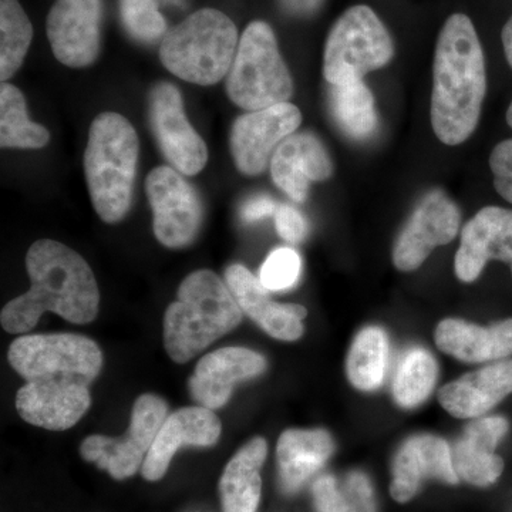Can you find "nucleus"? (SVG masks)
Listing matches in <instances>:
<instances>
[{
  "instance_id": "nucleus-5",
  "label": "nucleus",
  "mask_w": 512,
  "mask_h": 512,
  "mask_svg": "<svg viewBox=\"0 0 512 512\" xmlns=\"http://www.w3.org/2000/svg\"><path fill=\"white\" fill-rule=\"evenodd\" d=\"M237 26L217 9H201L165 35L160 59L178 79L212 86L228 76L237 55Z\"/></svg>"
},
{
  "instance_id": "nucleus-17",
  "label": "nucleus",
  "mask_w": 512,
  "mask_h": 512,
  "mask_svg": "<svg viewBox=\"0 0 512 512\" xmlns=\"http://www.w3.org/2000/svg\"><path fill=\"white\" fill-rule=\"evenodd\" d=\"M225 281L241 311L258 323L269 336L293 342L303 335L306 308L296 303L274 302L268 289L244 265H229Z\"/></svg>"
},
{
  "instance_id": "nucleus-14",
  "label": "nucleus",
  "mask_w": 512,
  "mask_h": 512,
  "mask_svg": "<svg viewBox=\"0 0 512 512\" xmlns=\"http://www.w3.org/2000/svg\"><path fill=\"white\" fill-rule=\"evenodd\" d=\"M101 15V0H56L47 16V39L60 63L83 69L96 62Z\"/></svg>"
},
{
  "instance_id": "nucleus-37",
  "label": "nucleus",
  "mask_w": 512,
  "mask_h": 512,
  "mask_svg": "<svg viewBox=\"0 0 512 512\" xmlns=\"http://www.w3.org/2000/svg\"><path fill=\"white\" fill-rule=\"evenodd\" d=\"M275 201L272 198L259 195V197L251 198L245 202L241 208V218L245 222H255L264 220L266 217H271L276 212Z\"/></svg>"
},
{
  "instance_id": "nucleus-20",
  "label": "nucleus",
  "mask_w": 512,
  "mask_h": 512,
  "mask_svg": "<svg viewBox=\"0 0 512 512\" xmlns=\"http://www.w3.org/2000/svg\"><path fill=\"white\" fill-rule=\"evenodd\" d=\"M275 184L295 202L308 197L309 185L333 174L328 151L315 134H292L279 144L271 160Z\"/></svg>"
},
{
  "instance_id": "nucleus-16",
  "label": "nucleus",
  "mask_w": 512,
  "mask_h": 512,
  "mask_svg": "<svg viewBox=\"0 0 512 512\" xmlns=\"http://www.w3.org/2000/svg\"><path fill=\"white\" fill-rule=\"evenodd\" d=\"M512 262V211L485 207L464 225L454 262L460 281H476L488 261Z\"/></svg>"
},
{
  "instance_id": "nucleus-40",
  "label": "nucleus",
  "mask_w": 512,
  "mask_h": 512,
  "mask_svg": "<svg viewBox=\"0 0 512 512\" xmlns=\"http://www.w3.org/2000/svg\"><path fill=\"white\" fill-rule=\"evenodd\" d=\"M507 121H508V126H510L512 128V101H511L510 107H508Z\"/></svg>"
},
{
  "instance_id": "nucleus-33",
  "label": "nucleus",
  "mask_w": 512,
  "mask_h": 512,
  "mask_svg": "<svg viewBox=\"0 0 512 512\" xmlns=\"http://www.w3.org/2000/svg\"><path fill=\"white\" fill-rule=\"evenodd\" d=\"M348 512H376L375 493L369 478L359 471H353L346 477L342 490Z\"/></svg>"
},
{
  "instance_id": "nucleus-25",
  "label": "nucleus",
  "mask_w": 512,
  "mask_h": 512,
  "mask_svg": "<svg viewBox=\"0 0 512 512\" xmlns=\"http://www.w3.org/2000/svg\"><path fill=\"white\" fill-rule=\"evenodd\" d=\"M268 444L262 437L249 440L229 460L220 480V497L224 512H256L261 500V468Z\"/></svg>"
},
{
  "instance_id": "nucleus-30",
  "label": "nucleus",
  "mask_w": 512,
  "mask_h": 512,
  "mask_svg": "<svg viewBox=\"0 0 512 512\" xmlns=\"http://www.w3.org/2000/svg\"><path fill=\"white\" fill-rule=\"evenodd\" d=\"M33 26L18 0H0V79L15 76L28 55Z\"/></svg>"
},
{
  "instance_id": "nucleus-18",
  "label": "nucleus",
  "mask_w": 512,
  "mask_h": 512,
  "mask_svg": "<svg viewBox=\"0 0 512 512\" xmlns=\"http://www.w3.org/2000/svg\"><path fill=\"white\" fill-rule=\"evenodd\" d=\"M265 357L247 348H224L202 357L192 373L190 393L210 410L224 407L235 384L265 372Z\"/></svg>"
},
{
  "instance_id": "nucleus-35",
  "label": "nucleus",
  "mask_w": 512,
  "mask_h": 512,
  "mask_svg": "<svg viewBox=\"0 0 512 512\" xmlns=\"http://www.w3.org/2000/svg\"><path fill=\"white\" fill-rule=\"evenodd\" d=\"M276 231L291 244H299L308 234V224L301 212L289 205H282L275 212Z\"/></svg>"
},
{
  "instance_id": "nucleus-9",
  "label": "nucleus",
  "mask_w": 512,
  "mask_h": 512,
  "mask_svg": "<svg viewBox=\"0 0 512 512\" xmlns=\"http://www.w3.org/2000/svg\"><path fill=\"white\" fill-rule=\"evenodd\" d=\"M168 417V406L156 394H143L134 403L130 427L124 436L87 437L80 447L83 460L107 471L114 480L133 477L143 467L158 431Z\"/></svg>"
},
{
  "instance_id": "nucleus-10",
  "label": "nucleus",
  "mask_w": 512,
  "mask_h": 512,
  "mask_svg": "<svg viewBox=\"0 0 512 512\" xmlns=\"http://www.w3.org/2000/svg\"><path fill=\"white\" fill-rule=\"evenodd\" d=\"M146 192L158 242L171 249L188 247L197 238L202 222L197 191L175 168L161 165L147 175Z\"/></svg>"
},
{
  "instance_id": "nucleus-3",
  "label": "nucleus",
  "mask_w": 512,
  "mask_h": 512,
  "mask_svg": "<svg viewBox=\"0 0 512 512\" xmlns=\"http://www.w3.org/2000/svg\"><path fill=\"white\" fill-rule=\"evenodd\" d=\"M242 316L244 312L220 276L208 269L192 272L181 282L177 301L165 311V350L178 365L190 362L238 328Z\"/></svg>"
},
{
  "instance_id": "nucleus-31",
  "label": "nucleus",
  "mask_w": 512,
  "mask_h": 512,
  "mask_svg": "<svg viewBox=\"0 0 512 512\" xmlns=\"http://www.w3.org/2000/svg\"><path fill=\"white\" fill-rule=\"evenodd\" d=\"M160 0H120L123 25L138 42L151 43L164 35L167 23L158 9Z\"/></svg>"
},
{
  "instance_id": "nucleus-19",
  "label": "nucleus",
  "mask_w": 512,
  "mask_h": 512,
  "mask_svg": "<svg viewBox=\"0 0 512 512\" xmlns=\"http://www.w3.org/2000/svg\"><path fill=\"white\" fill-rule=\"evenodd\" d=\"M430 478L446 484L460 481L454 470L451 448L446 441L431 434L414 436L403 444L394 458L390 494L397 503H407Z\"/></svg>"
},
{
  "instance_id": "nucleus-38",
  "label": "nucleus",
  "mask_w": 512,
  "mask_h": 512,
  "mask_svg": "<svg viewBox=\"0 0 512 512\" xmlns=\"http://www.w3.org/2000/svg\"><path fill=\"white\" fill-rule=\"evenodd\" d=\"M279 2L291 15L309 16L322 6L323 0H279Z\"/></svg>"
},
{
  "instance_id": "nucleus-6",
  "label": "nucleus",
  "mask_w": 512,
  "mask_h": 512,
  "mask_svg": "<svg viewBox=\"0 0 512 512\" xmlns=\"http://www.w3.org/2000/svg\"><path fill=\"white\" fill-rule=\"evenodd\" d=\"M8 359L26 383L46 389H89L103 367L99 345L74 333L22 336Z\"/></svg>"
},
{
  "instance_id": "nucleus-23",
  "label": "nucleus",
  "mask_w": 512,
  "mask_h": 512,
  "mask_svg": "<svg viewBox=\"0 0 512 512\" xmlns=\"http://www.w3.org/2000/svg\"><path fill=\"white\" fill-rule=\"evenodd\" d=\"M437 346L461 362H498L512 355V319L490 328L458 319H446L436 329Z\"/></svg>"
},
{
  "instance_id": "nucleus-39",
  "label": "nucleus",
  "mask_w": 512,
  "mask_h": 512,
  "mask_svg": "<svg viewBox=\"0 0 512 512\" xmlns=\"http://www.w3.org/2000/svg\"><path fill=\"white\" fill-rule=\"evenodd\" d=\"M501 40H503L505 57H507V62L512 69V15L505 23L503 32H501Z\"/></svg>"
},
{
  "instance_id": "nucleus-36",
  "label": "nucleus",
  "mask_w": 512,
  "mask_h": 512,
  "mask_svg": "<svg viewBox=\"0 0 512 512\" xmlns=\"http://www.w3.org/2000/svg\"><path fill=\"white\" fill-rule=\"evenodd\" d=\"M313 500L318 512H348L342 493L332 476H322L312 487Z\"/></svg>"
},
{
  "instance_id": "nucleus-34",
  "label": "nucleus",
  "mask_w": 512,
  "mask_h": 512,
  "mask_svg": "<svg viewBox=\"0 0 512 512\" xmlns=\"http://www.w3.org/2000/svg\"><path fill=\"white\" fill-rule=\"evenodd\" d=\"M490 167L495 190L512 204V138L495 146L490 156Z\"/></svg>"
},
{
  "instance_id": "nucleus-21",
  "label": "nucleus",
  "mask_w": 512,
  "mask_h": 512,
  "mask_svg": "<svg viewBox=\"0 0 512 512\" xmlns=\"http://www.w3.org/2000/svg\"><path fill=\"white\" fill-rule=\"evenodd\" d=\"M508 430L510 423L501 416L478 417L468 424L451 450L458 478L476 487L494 484L504 471V460L495 450Z\"/></svg>"
},
{
  "instance_id": "nucleus-32",
  "label": "nucleus",
  "mask_w": 512,
  "mask_h": 512,
  "mask_svg": "<svg viewBox=\"0 0 512 512\" xmlns=\"http://www.w3.org/2000/svg\"><path fill=\"white\" fill-rule=\"evenodd\" d=\"M302 261L291 248H278L266 258L259 272V281L268 291L292 288L301 276Z\"/></svg>"
},
{
  "instance_id": "nucleus-8",
  "label": "nucleus",
  "mask_w": 512,
  "mask_h": 512,
  "mask_svg": "<svg viewBox=\"0 0 512 512\" xmlns=\"http://www.w3.org/2000/svg\"><path fill=\"white\" fill-rule=\"evenodd\" d=\"M394 55L389 30L365 5L352 6L330 29L323 53V76L332 86L360 82L386 66Z\"/></svg>"
},
{
  "instance_id": "nucleus-41",
  "label": "nucleus",
  "mask_w": 512,
  "mask_h": 512,
  "mask_svg": "<svg viewBox=\"0 0 512 512\" xmlns=\"http://www.w3.org/2000/svg\"><path fill=\"white\" fill-rule=\"evenodd\" d=\"M510 265H511V272H512V262H511V264H510Z\"/></svg>"
},
{
  "instance_id": "nucleus-29",
  "label": "nucleus",
  "mask_w": 512,
  "mask_h": 512,
  "mask_svg": "<svg viewBox=\"0 0 512 512\" xmlns=\"http://www.w3.org/2000/svg\"><path fill=\"white\" fill-rule=\"evenodd\" d=\"M439 376L436 359L427 350H409L397 366L392 392L403 409H414L429 399Z\"/></svg>"
},
{
  "instance_id": "nucleus-12",
  "label": "nucleus",
  "mask_w": 512,
  "mask_h": 512,
  "mask_svg": "<svg viewBox=\"0 0 512 512\" xmlns=\"http://www.w3.org/2000/svg\"><path fill=\"white\" fill-rule=\"evenodd\" d=\"M150 121L158 146L175 170L188 177L200 174L208 163V148L185 116L180 90L157 83L150 93Z\"/></svg>"
},
{
  "instance_id": "nucleus-24",
  "label": "nucleus",
  "mask_w": 512,
  "mask_h": 512,
  "mask_svg": "<svg viewBox=\"0 0 512 512\" xmlns=\"http://www.w3.org/2000/svg\"><path fill=\"white\" fill-rule=\"evenodd\" d=\"M335 443L326 430L291 429L279 437L276 447L279 484L285 494H295L332 457Z\"/></svg>"
},
{
  "instance_id": "nucleus-28",
  "label": "nucleus",
  "mask_w": 512,
  "mask_h": 512,
  "mask_svg": "<svg viewBox=\"0 0 512 512\" xmlns=\"http://www.w3.org/2000/svg\"><path fill=\"white\" fill-rule=\"evenodd\" d=\"M329 100L333 119L346 136L359 141L373 136L377 127L375 99L362 80L332 86Z\"/></svg>"
},
{
  "instance_id": "nucleus-22",
  "label": "nucleus",
  "mask_w": 512,
  "mask_h": 512,
  "mask_svg": "<svg viewBox=\"0 0 512 512\" xmlns=\"http://www.w3.org/2000/svg\"><path fill=\"white\" fill-rule=\"evenodd\" d=\"M512 394V360H498L446 384L441 406L457 419H478Z\"/></svg>"
},
{
  "instance_id": "nucleus-1",
  "label": "nucleus",
  "mask_w": 512,
  "mask_h": 512,
  "mask_svg": "<svg viewBox=\"0 0 512 512\" xmlns=\"http://www.w3.org/2000/svg\"><path fill=\"white\" fill-rule=\"evenodd\" d=\"M26 269L32 284L29 291L10 301L0 313L6 332H29L46 312L76 325L96 319L99 286L82 255L53 239H39L29 248Z\"/></svg>"
},
{
  "instance_id": "nucleus-2",
  "label": "nucleus",
  "mask_w": 512,
  "mask_h": 512,
  "mask_svg": "<svg viewBox=\"0 0 512 512\" xmlns=\"http://www.w3.org/2000/svg\"><path fill=\"white\" fill-rule=\"evenodd\" d=\"M487 93L483 46L473 22L454 13L437 39L430 119L441 143L458 146L476 131Z\"/></svg>"
},
{
  "instance_id": "nucleus-13",
  "label": "nucleus",
  "mask_w": 512,
  "mask_h": 512,
  "mask_svg": "<svg viewBox=\"0 0 512 512\" xmlns=\"http://www.w3.org/2000/svg\"><path fill=\"white\" fill-rule=\"evenodd\" d=\"M460 221V210L443 191L427 192L397 237L393 264L403 272L420 268L434 248L456 238Z\"/></svg>"
},
{
  "instance_id": "nucleus-7",
  "label": "nucleus",
  "mask_w": 512,
  "mask_h": 512,
  "mask_svg": "<svg viewBox=\"0 0 512 512\" xmlns=\"http://www.w3.org/2000/svg\"><path fill=\"white\" fill-rule=\"evenodd\" d=\"M227 93L232 103L247 111L268 109L291 99V72L268 23L255 20L242 33L228 73Z\"/></svg>"
},
{
  "instance_id": "nucleus-11",
  "label": "nucleus",
  "mask_w": 512,
  "mask_h": 512,
  "mask_svg": "<svg viewBox=\"0 0 512 512\" xmlns=\"http://www.w3.org/2000/svg\"><path fill=\"white\" fill-rule=\"evenodd\" d=\"M301 124V110L288 101L239 116L229 137L238 170L245 175L264 173L279 144L295 134Z\"/></svg>"
},
{
  "instance_id": "nucleus-26",
  "label": "nucleus",
  "mask_w": 512,
  "mask_h": 512,
  "mask_svg": "<svg viewBox=\"0 0 512 512\" xmlns=\"http://www.w3.org/2000/svg\"><path fill=\"white\" fill-rule=\"evenodd\" d=\"M389 350V338L382 328L369 326L360 330L346 362L350 383L362 392L379 389L386 376Z\"/></svg>"
},
{
  "instance_id": "nucleus-15",
  "label": "nucleus",
  "mask_w": 512,
  "mask_h": 512,
  "mask_svg": "<svg viewBox=\"0 0 512 512\" xmlns=\"http://www.w3.org/2000/svg\"><path fill=\"white\" fill-rule=\"evenodd\" d=\"M221 431L220 419L207 407H184L168 414L141 467V474L147 481H160L180 448L215 446Z\"/></svg>"
},
{
  "instance_id": "nucleus-27",
  "label": "nucleus",
  "mask_w": 512,
  "mask_h": 512,
  "mask_svg": "<svg viewBox=\"0 0 512 512\" xmlns=\"http://www.w3.org/2000/svg\"><path fill=\"white\" fill-rule=\"evenodd\" d=\"M46 127L29 120L26 100L18 87L8 82L0 86V146L19 150H39L47 146Z\"/></svg>"
},
{
  "instance_id": "nucleus-4",
  "label": "nucleus",
  "mask_w": 512,
  "mask_h": 512,
  "mask_svg": "<svg viewBox=\"0 0 512 512\" xmlns=\"http://www.w3.org/2000/svg\"><path fill=\"white\" fill-rule=\"evenodd\" d=\"M138 156L140 140L126 117L106 111L93 120L84 174L94 211L107 224H116L130 211Z\"/></svg>"
}]
</instances>
